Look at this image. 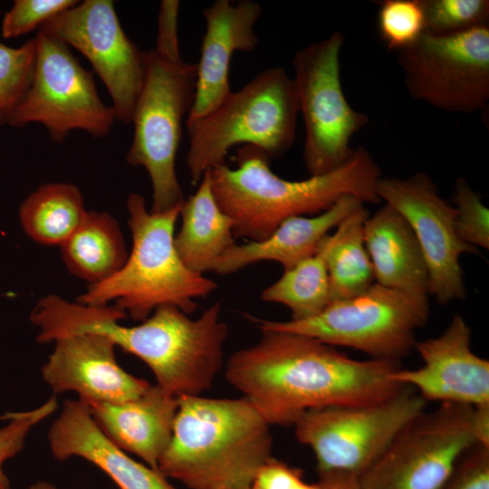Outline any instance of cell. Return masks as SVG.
I'll return each mask as SVG.
<instances>
[{"label": "cell", "mask_w": 489, "mask_h": 489, "mask_svg": "<svg viewBox=\"0 0 489 489\" xmlns=\"http://www.w3.org/2000/svg\"><path fill=\"white\" fill-rule=\"evenodd\" d=\"M262 12V5L252 0H216L204 9L206 31L197 63L195 100L187 119L206 115L231 93L233 54L255 49V24Z\"/></svg>", "instance_id": "cell-18"}, {"label": "cell", "mask_w": 489, "mask_h": 489, "mask_svg": "<svg viewBox=\"0 0 489 489\" xmlns=\"http://www.w3.org/2000/svg\"><path fill=\"white\" fill-rule=\"evenodd\" d=\"M318 483L321 489H360L359 476L346 472L319 473Z\"/></svg>", "instance_id": "cell-37"}, {"label": "cell", "mask_w": 489, "mask_h": 489, "mask_svg": "<svg viewBox=\"0 0 489 489\" xmlns=\"http://www.w3.org/2000/svg\"><path fill=\"white\" fill-rule=\"evenodd\" d=\"M344 42L341 33L333 32L292 58V81L305 126L302 156L311 176L343 165L354 150L352 137L369 122L366 114L350 106L342 90L340 58Z\"/></svg>", "instance_id": "cell-9"}, {"label": "cell", "mask_w": 489, "mask_h": 489, "mask_svg": "<svg viewBox=\"0 0 489 489\" xmlns=\"http://www.w3.org/2000/svg\"><path fill=\"white\" fill-rule=\"evenodd\" d=\"M298 114L292 78L283 68L273 67L231 91L206 115L187 119V166L192 185L209 168L225 164L236 145L255 147L268 157L282 156L294 142Z\"/></svg>", "instance_id": "cell-6"}, {"label": "cell", "mask_w": 489, "mask_h": 489, "mask_svg": "<svg viewBox=\"0 0 489 489\" xmlns=\"http://www.w3.org/2000/svg\"><path fill=\"white\" fill-rule=\"evenodd\" d=\"M364 244L378 284L429 294L427 267L406 219L384 205L363 225Z\"/></svg>", "instance_id": "cell-22"}, {"label": "cell", "mask_w": 489, "mask_h": 489, "mask_svg": "<svg viewBox=\"0 0 489 489\" xmlns=\"http://www.w3.org/2000/svg\"><path fill=\"white\" fill-rule=\"evenodd\" d=\"M368 216L364 206L360 207L322 241L331 302L360 294L373 284V267L363 238V225Z\"/></svg>", "instance_id": "cell-26"}, {"label": "cell", "mask_w": 489, "mask_h": 489, "mask_svg": "<svg viewBox=\"0 0 489 489\" xmlns=\"http://www.w3.org/2000/svg\"><path fill=\"white\" fill-rule=\"evenodd\" d=\"M198 184L181 206L182 225L174 236V246L187 268L203 274L235 242L233 222L213 195L209 170Z\"/></svg>", "instance_id": "cell-23"}, {"label": "cell", "mask_w": 489, "mask_h": 489, "mask_svg": "<svg viewBox=\"0 0 489 489\" xmlns=\"http://www.w3.org/2000/svg\"><path fill=\"white\" fill-rule=\"evenodd\" d=\"M218 489H231V488L221 487V488H218Z\"/></svg>", "instance_id": "cell-40"}, {"label": "cell", "mask_w": 489, "mask_h": 489, "mask_svg": "<svg viewBox=\"0 0 489 489\" xmlns=\"http://www.w3.org/2000/svg\"><path fill=\"white\" fill-rule=\"evenodd\" d=\"M35 58V38L17 48L0 42V125H11L30 88Z\"/></svg>", "instance_id": "cell-28"}, {"label": "cell", "mask_w": 489, "mask_h": 489, "mask_svg": "<svg viewBox=\"0 0 489 489\" xmlns=\"http://www.w3.org/2000/svg\"><path fill=\"white\" fill-rule=\"evenodd\" d=\"M132 245L123 266L110 278L89 285L76 302L85 305H114L137 321L149 318L164 304L194 312L195 299L209 295L217 287L213 280L195 273L182 263L175 246L174 231L182 206L153 213L138 193L126 201Z\"/></svg>", "instance_id": "cell-5"}, {"label": "cell", "mask_w": 489, "mask_h": 489, "mask_svg": "<svg viewBox=\"0 0 489 489\" xmlns=\"http://www.w3.org/2000/svg\"><path fill=\"white\" fill-rule=\"evenodd\" d=\"M378 29L386 47L401 51L425 33L422 0H385L378 12Z\"/></svg>", "instance_id": "cell-29"}, {"label": "cell", "mask_w": 489, "mask_h": 489, "mask_svg": "<svg viewBox=\"0 0 489 489\" xmlns=\"http://www.w3.org/2000/svg\"><path fill=\"white\" fill-rule=\"evenodd\" d=\"M425 32L448 34L486 24L487 0H422Z\"/></svg>", "instance_id": "cell-30"}, {"label": "cell", "mask_w": 489, "mask_h": 489, "mask_svg": "<svg viewBox=\"0 0 489 489\" xmlns=\"http://www.w3.org/2000/svg\"><path fill=\"white\" fill-rule=\"evenodd\" d=\"M215 302L197 319L172 304L157 307L135 326L119 323L127 314L114 304L85 305L69 302L60 315L65 332L95 331L141 360L157 385L177 397L200 396L209 389L224 364L227 325Z\"/></svg>", "instance_id": "cell-3"}, {"label": "cell", "mask_w": 489, "mask_h": 489, "mask_svg": "<svg viewBox=\"0 0 489 489\" xmlns=\"http://www.w3.org/2000/svg\"><path fill=\"white\" fill-rule=\"evenodd\" d=\"M255 344L235 351L225 376L270 426H293L307 411L390 398L398 361L359 360L315 338L261 330Z\"/></svg>", "instance_id": "cell-1"}, {"label": "cell", "mask_w": 489, "mask_h": 489, "mask_svg": "<svg viewBox=\"0 0 489 489\" xmlns=\"http://www.w3.org/2000/svg\"><path fill=\"white\" fill-rule=\"evenodd\" d=\"M407 92L451 113L472 114L489 101L487 24L448 34L425 32L398 52Z\"/></svg>", "instance_id": "cell-11"}, {"label": "cell", "mask_w": 489, "mask_h": 489, "mask_svg": "<svg viewBox=\"0 0 489 489\" xmlns=\"http://www.w3.org/2000/svg\"><path fill=\"white\" fill-rule=\"evenodd\" d=\"M179 6L177 0H164L158 16L157 43L153 49L171 60L182 59L177 36Z\"/></svg>", "instance_id": "cell-36"}, {"label": "cell", "mask_w": 489, "mask_h": 489, "mask_svg": "<svg viewBox=\"0 0 489 489\" xmlns=\"http://www.w3.org/2000/svg\"><path fill=\"white\" fill-rule=\"evenodd\" d=\"M474 426L477 445L489 447V404L474 407Z\"/></svg>", "instance_id": "cell-38"}, {"label": "cell", "mask_w": 489, "mask_h": 489, "mask_svg": "<svg viewBox=\"0 0 489 489\" xmlns=\"http://www.w3.org/2000/svg\"><path fill=\"white\" fill-rule=\"evenodd\" d=\"M34 38L32 82L11 126L40 123L56 142L74 129L95 138L106 136L116 119L98 94L93 72L81 65L64 43L41 32Z\"/></svg>", "instance_id": "cell-13"}, {"label": "cell", "mask_w": 489, "mask_h": 489, "mask_svg": "<svg viewBox=\"0 0 489 489\" xmlns=\"http://www.w3.org/2000/svg\"><path fill=\"white\" fill-rule=\"evenodd\" d=\"M236 163V168L222 164L208 169L213 195L232 220L235 237L264 240L285 219L321 213L345 196L380 202L376 187L381 171L362 146L340 168L299 181L275 175L268 156L253 146L238 149Z\"/></svg>", "instance_id": "cell-2"}, {"label": "cell", "mask_w": 489, "mask_h": 489, "mask_svg": "<svg viewBox=\"0 0 489 489\" xmlns=\"http://www.w3.org/2000/svg\"><path fill=\"white\" fill-rule=\"evenodd\" d=\"M426 407L427 401L405 386L376 403L309 410L293 425L294 434L312 450L318 474L340 471L360 476Z\"/></svg>", "instance_id": "cell-10"}, {"label": "cell", "mask_w": 489, "mask_h": 489, "mask_svg": "<svg viewBox=\"0 0 489 489\" xmlns=\"http://www.w3.org/2000/svg\"><path fill=\"white\" fill-rule=\"evenodd\" d=\"M477 445L474 407L441 403L409 422L359 476L360 489H439Z\"/></svg>", "instance_id": "cell-12"}, {"label": "cell", "mask_w": 489, "mask_h": 489, "mask_svg": "<svg viewBox=\"0 0 489 489\" xmlns=\"http://www.w3.org/2000/svg\"><path fill=\"white\" fill-rule=\"evenodd\" d=\"M471 336L465 320L455 314L440 335L416 342L423 365L399 368L391 379L412 388L427 402L489 404V361L473 352Z\"/></svg>", "instance_id": "cell-16"}, {"label": "cell", "mask_w": 489, "mask_h": 489, "mask_svg": "<svg viewBox=\"0 0 489 489\" xmlns=\"http://www.w3.org/2000/svg\"><path fill=\"white\" fill-rule=\"evenodd\" d=\"M0 12H1V10H0Z\"/></svg>", "instance_id": "cell-41"}, {"label": "cell", "mask_w": 489, "mask_h": 489, "mask_svg": "<svg viewBox=\"0 0 489 489\" xmlns=\"http://www.w3.org/2000/svg\"><path fill=\"white\" fill-rule=\"evenodd\" d=\"M439 489H489V447L475 445Z\"/></svg>", "instance_id": "cell-34"}, {"label": "cell", "mask_w": 489, "mask_h": 489, "mask_svg": "<svg viewBox=\"0 0 489 489\" xmlns=\"http://www.w3.org/2000/svg\"><path fill=\"white\" fill-rule=\"evenodd\" d=\"M322 241L313 255L283 271V275L261 293L264 302L287 306L292 312L291 321L312 318L331 302Z\"/></svg>", "instance_id": "cell-27"}, {"label": "cell", "mask_w": 489, "mask_h": 489, "mask_svg": "<svg viewBox=\"0 0 489 489\" xmlns=\"http://www.w3.org/2000/svg\"><path fill=\"white\" fill-rule=\"evenodd\" d=\"M60 249L68 271L89 285L112 276L129 255L118 221L108 213L98 211H88Z\"/></svg>", "instance_id": "cell-24"}, {"label": "cell", "mask_w": 489, "mask_h": 489, "mask_svg": "<svg viewBox=\"0 0 489 489\" xmlns=\"http://www.w3.org/2000/svg\"><path fill=\"white\" fill-rule=\"evenodd\" d=\"M53 342L41 373L54 394L75 392L86 404H120L136 399L150 386L118 364L116 345L104 334L76 331Z\"/></svg>", "instance_id": "cell-17"}, {"label": "cell", "mask_w": 489, "mask_h": 489, "mask_svg": "<svg viewBox=\"0 0 489 489\" xmlns=\"http://www.w3.org/2000/svg\"><path fill=\"white\" fill-rule=\"evenodd\" d=\"M79 3L75 0H15L2 21V34L14 38L43 24Z\"/></svg>", "instance_id": "cell-33"}, {"label": "cell", "mask_w": 489, "mask_h": 489, "mask_svg": "<svg viewBox=\"0 0 489 489\" xmlns=\"http://www.w3.org/2000/svg\"><path fill=\"white\" fill-rule=\"evenodd\" d=\"M53 456L83 458L104 472L120 489H177L162 474L135 461L99 428L86 403L66 399L48 431Z\"/></svg>", "instance_id": "cell-19"}, {"label": "cell", "mask_w": 489, "mask_h": 489, "mask_svg": "<svg viewBox=\"0 0 489 489\" xmlns=\"http://www.w3.org/2000/svg\"><path fill=\"white\" fill-rule=\"evenodd\" d=\"M250 489H321V486L318 482H305L301 469L271 457L256 472Z\"/></svg>", "instance_id": "cell-35"}, {"label": "cell", "mask_w": 489, "mask_h": 489, "mask_svg": "<svg viewBox=\"0 0 489 489\" xmlns=\"http://www.w3.org/2000/svg\"><path fill=\"white\" fill-rule=\"evenodd\" d=\"M363 206L360 198L345 196L319 215L289 217L264 240L234 244L216 259L210 271L225 275L261 261H274L283 271L290 270L313 255L329 231Z\"/></svg>", "instance_id": "cell-21"}, {"label": "cell", "mask_w": 489, "mask_h": 489, "mask_svg": "<svg viewBox=\"0 0 489 489\" xmlns=\"http://www.w3.org/2000/svg\"><path fill=\"white\" fill-rule=\"evenodd\" d=\"M57 407V400L53 397L34 409L9 415V423L0 428V489H11L4 464L24 448L33 427L51 416Z\"/></svg>", "instance_id": "cell-32"}, {"label": "cell", "mask_w": 489, "mask_h": 489, "mask_svg": "<svg viewBox=\"0 0 489 489\" xmlns=\"http://www.w3.org/2000/svg\"><path fill=\"white\" fill-rule=\"evenodd\" d=\"M87 405L96 425L110 441L158 470L172 436L178 397L150 384L142 395L128 402Z\"/></svg>", "instance_id": "cell-20"}, {"label": "cell", "mask_w": 489, "mask_h": 489, "mask_svg": "<svg viewBox=\"0 0 489 489\" xmlns=\"http://www.w3.org/2000/svg\"><path fill=\"white\" fill-rule=\"evenodd\" d=\"M88 211L80 189L69 183L44 184L19 207L25 234L43 245H61L79 227Z\"/></svg>", "instance_id": "cell-25"}, {"label": "cell", "mask_w": 489, "mask_h": 489, "mask_svg": "<svg viewBox=\"0 0 489 489\" xmlns=\"http://www.w3.org/2000/svg\"><path fill=\"white\" fill-rule=\"evenodd\" d=\"M272 447L270 425L244 397L180 396L158 471L189 489H250Z\"/></svg>", "instance_id": "cell-4"}, {"label": "cell", "mask_w": 489, "mask_h": 489, "mask_svg": "<svg viewBox=\"0 0 489 489\" xmlns=\"http://www.w3.org/2000/svg\"><path fill=\"white\" fill-rule=\"evenodd\" d=\"M27 489H58V488L49 482L39 481L31 484Z\"/></svg>", "instance_id": "cell-39"}, {"label": "cell", "mask_w": 489, "mask_h": 489, "mask_svg": "<svg viewBox=\"0 0 489 489\" xmlns=\"http://www.w3.org/2000/svg\"><path fill=\"white\" fill-rule=\"evenodd\" d=\"M455 229L458 238L472 246L489 248V209L463 177L454 187ZM477 248V247H476Z\"/></svg>", "instance_id": "cell-31"}, {"label": "cell", "mask_w": 489, "mask_h": 489, "mask_svg": "<svg viewBox=\"0 0 489 489\" xmlns=\"http://www.w3.org/2000/svg\"><path fill=\"white\" fill-rule=\"evenodd\" d=\"M196 82L197 63L171 60L154 49L146 52L145 79L132 114L133 139L126 160L147 170L153 213L185 201L175 164L182 121L192 108Z\"/></svg>", "instance_id": "cell-7"}, {"label": "cell", "mask_w": 489, "mask_h": 489, "mask_svg": "<svg viewBox=\"0 0 489 489\" xmlns=\"http://www.w3.org/2000/svg\"><path fill=\"white\" fill-rule=\"evenodd\" d=\"M376 190L379 200L398 211L413 230L427 267L429 294L441 304L464 300L460 256L478 252L458 238L455 206L439 195L425 172L406 178L381 177Z\"/></svg>", "instance_id": "cell-15"}, {"label": "cell", "mask_w": 489, "mask_h": 489, "mask_svg": "<svg viewBox=\"0 0 489 489\" xmlns=\"http://www.w3.org/2000/svg\"><path fill=\"white\" fill-rule=\"evenodd\" d=\"M429 312L427 293L376 283L360 294L331 302L312 318L254 321L260 330L303 334L363 351L372 359L399 361L415 347L416 331L427 323Z\"/></svg>", "instance_id": "cell-8"}, {"label": "cell", "mask_w": 489, "mask_h": 489, "mask_svg": "<svg viewBox=\"0 0 489 489\" xmlns=\"http://www.w3.org/2000/svg\"><path fill=\"white\" fill-rule=\"evenodd\" d=\"M38 32L84 55L106 87L116 120L131 123L146 73V52L125 34L113 1L85 0L43 24Z\"/></svg>", "instance_id": "cell-14"}]
</instances>
